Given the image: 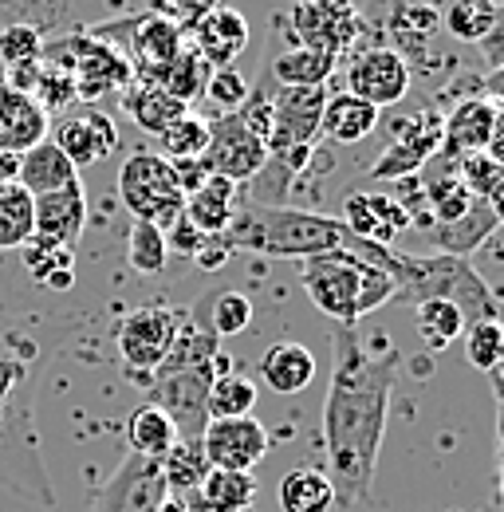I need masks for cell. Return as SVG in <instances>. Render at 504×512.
<instances>
[{"label": "cell", "mask_w": 504, "mask_h": 512, "mask_svg": "<svg viewBox=\"0 0 504 512\" xmlns=\"http://www.w3.org/2000/svg\"><path fill=\"white\" fill-rule=\"evenodd\" d=\"M32 288L0 272V485L40 509H56L36 394L63 331L56 312L32 300Z\"/></svg>", "instance_id": "cell-1"}, {"label": "cell", "mask_w": 504, "mask_h": 512, "mask_svg": "<svg viewBox=\"0 0 504 512\" xmlns=\"http://www.w3.org/2000/svg\"><path fill=\"white\" fill-rule=\"evenodd\" d=\"M398 363L402 355L386 335H363L359 323L331 327L323 446H327V477L335 485V501H343L347 509L371 497Z\"/></svg>", "instance_id": "cell-2"}, {"label": "cell", "mask_w": 504, "mask_h": 512, "mask_svg": "<svg viewBox=\"0 0 504 512\" xmlns=\"http://www.w3.org/2000/svg\"><path fill=\"white\" fill-rule=\"evenodd\" d=\"M343 249L355 256L371 260L378 268L390 272L394 280V300L406 304H422V300H449L461 308L465 323L481 320H501V300L493 296V288L485 284V276L465 260V256L430 253V256H406L386 245H371V241H355L347 237Z\"/></svg>", "instance_id": "cell-3"}, {"label": "cell", "mask_w": 504, "mask_h": 512, "mask_svg": "<svg viewBox=\"0 0 504 512\" xmlns=\"http://www.w3.org/2000/svg\"><path fill=\"white\" fill-rule=\"evenodd\" d=\"M225 241L233 245V253H256L268 260H308V256L339 249L347 241V229L331 213L245 201L237 205L233 225L225 229Z\"/></svg>", "instance_id": "cell-4"}, {"label": "cell", "mask_w": 504, "mask_h": 512, "mask_svg": "<svg viewBox=\"0 0 504 512\" xmlns=\"http://www.w3.org/2000/svg\"><path fill=\"white\" fill-rule=\"evenodd\" d=\"M300 284L315 304L335 323H359L378 308L394 304V280L386 268L355 256L351 249H331V253L308 256L300 268Z\"/></svg>", "instance_id": "cell-5"}, {"label": "cell", "mask_w": 504, "mask_h": 512, "mask_svg": "<svg viewBox=\"0 0 504 512\" xmlns=\"http://www.w3.org/2000/svg\"><path fill=\"white\" fill-rule=\"evenodd\" d=\"M182 316H186L182 308L146 304V308L126 312L123 320L115 323V347H119L123 375L130 383H138L142 390L150 386L154 371L166 363V355H170V347L178 339Z\"/></svg>", "instance_id": "cell-6"}, {"label": "cell", "mask_w": 504, "mask_h": 512, "mask_svg": "<svg viewBox=\"0 0 504 512\" xmlns=\"http://www.w3.org/2000/svg\"><path fill=\"white\" fill-rule=\"evenodd\" d=\"M119 197L134 221H150L162 233L182 217L186 193L178 190L174 166L154 150H134L119 170Z\"/></svg>", "instance_id": "cell-7"}, {"label": "cell", "mask_w": 504, "mask_h": 512, "mask_svg": "<svg viewBox=\"0 0 504 512\" xmlns=\"http://www.w3.org/2000/svg\"><path fill=\"white\" fill-rule=\"evenodd\" d=\"M48 64L71 71L79 99L95 103L107 91H126L134 83V67L119 52V44H107L103 36H71L60 44H44L40 52Z\"/></svg>", "instance_id": "cell-8"}, {"label": "cell", "mask_w": 504, "mask_h": 512, "mask_svg": "<svg viewBox=\"0 0 504 512\" xmlns=\"http://www.w3.org/2000/svg\"><path fill=\"white\" fill-rule=\"evenodd\" d=\"M225 355L209 367H182V371H158L146 394L150 402L174 422L178 442H201L205 426H209V386L217 379Z\"/></svg>", "instance_id": "cell-9"}, {"label": "cell", "mask_w": 504, "mask_h": 512, "mask_svg": "<svg viewBox=\"0 0 504 512\" xmlns=\"http://www.w3.org/2000/svg\"><path fill=\"white\" fill-rule=\"evenodd\" d=\"M327 107L323 87H280L272 91V123H268V158H284L296 150H312L319 138V119Z\"/></svg>", "instance_id": "cell-10"}, {"label": "cell", "mask_w": 504, "mask_h": 512, "mask_svg": "<svg viewBox=\"0 0 504 512\" xmlns=\"http://www.w3.org/2000/svg\"><path fill=\"white\" fill-rule=\"evenodd\" d=\"M205 166L233 186L252 182L264 162H268V142L233 111V115H213L209 119V146H205Z\"/></svg>", "instance_id": "cell-11"}, {"label": "cell", "mask_w": 504, "mask_h": 512, "mask_svg": "<svg viewBox=\"0 0 504 512\" xmlns=\"http://www.w3.org/2000/svg\"><path fill=\"white\" fill-rule=\"evenodd\" d=\"M284 24L296 44L343 56L359 36V12L351 0H296L284 12Z\"/></svg>", "instance_id": "cell-12"}, {"label": "cell", "mask_w": 504, "mask_h": 512, "mask_svg": "<svg viewBox=\"0 0 504 512\" xmlns=\"http://www.w3.org/2000/svg\"><path fill=\"white\" fill-rule=\"evenodd\" d=\"M166 497H170V489L162 481V465L130 453L107 477V485L95 493L91 512H158Z\"/></svg>", "instance_id": "cell-13"}, {"label": "cell", "mask_w": 504, "mask_h": 512, "mask_svg": "<svg viewBox=\"0 0 504 512\" xmlns=\"http://www.w3.org/2000/svg\"><path fill=\"white\" fill-rule=\"evenodd\" d=\"M438 154H441V115L438 111H418L406 127L386 142V150L378 154L375 166H371V178H378V182L414 178Z\"/></svg>", "instance_id": "cell-14"}, {"label": "cell", "mask_w": 504, "mask_h": 512, "mask_svg": "<svg viewBox=\"0 0 504 512\" xmlns=\"http://www.w3.org/2000/svg\"><path fill=\"white\" fill-rule=\"evenodd\" d=\"M410 83H414L410 64L394 48H367V52H359L351 60V67H347V91L359 95L363 103L378 107V111L402 103L406 91H410Z\"/></svg>", "instance_id": "cell-15"}, {"label": "cell", "mask_w": 504, "mask_h": 512, "mask_svg": "<svg viewBox=\"0 0 504 512\" xmlns=\"http://www.w3.org/2000/svg\"><path fill=\"white\" fill-rule=\"evenodd\" d=\"M201 453H205L209 469L252 473L268 457V430L256 422V414H249V418H217L201 434Z\"/></svg>", "instance_id": "cell-16"}, {"label": "cell", "mask_w": 504, "mask_h": 512, "mask_svg": "<svg viewBox=\"0 0 504 512\" xmlns=\"http://www.w3.org/2000/svg\"><path fill=\"white\" fill-rule=\"evenodd\" d=\"M99 32H123L126 44L119 52L123 56L130 52L134 75H154L158 67H166L186 48V28L174 16H162V12H146V16H134L130 24L99 28Z\"/></svg>", "instance_id": "cell-17"}, {"label": "cell", "mask_w": 504, "mask_h": 512, "mask_svg": "<svg viewBox=\"0 0 504 512\" xmlns=\"http://www.w3.org/2000/svg\"><path fill=\"white\" fill-rule=\"evenodd\" d=\"M339 221H343L347 237L371 241V245H386V249H394V241L410 229V217H406L402 201L390 197V193H351L343 201Z\"/></svg>", "instance_id": "cell-18"}, {"label": "cell", "mask_w": 504, "mask_h": 512, "mask_svg": "<svg viewBox=\"0 0 504 512\" xmlns=\"http://www.w3.org/2000/svg\"><path fill=\"white\" fill-rule=\"evenodd\" d=\"M52 142L71 158L75 170H87V166L103 162V158L119 146V127H115V119H111L107 111L83 107V111H75V115H63L60 123H56Z\"/></svg>", "instance_id": "cell-19"}, {"label": "cell", "mask_w": 504, "mask_h": 512, "mask_svg": "<svg viewBox=\"0 0 504 512\" xmlns=\"http://www.w3.org/2000/svg\"><path fill=\"white\" fill-rule=\"evenodd\" d=\"M186 40H189V48L217 71V67H237V60H241L245 48H249L252 32H249V20H245L237 8L221 4V8H213L205 20H197V24L189 28Z\"/></svg>", "instance_id": "cell-20"}, {"label": "cell", "mask_w": 504, "mask_h": 512, "mask_svg": "<svg viewBox=\"0 0 504 512\" xmlns=\"http://www.w3.org/2000/svg\"><path fill=\"white\" fill-rule=\"evenodd\" d=\"M83 225H87V190H83V182H71L63 190L36 197V209H32V237L36 241L75 249V241L83 237Z\"/></svg>", "instance_id": "cell-21"}, {"label": "cell", "mask_w": 504, "mask_h": 512, "mask_svg": "<svg viewBox=\"0 0 504 512\" xmlns=\"http://www.w3.org/2000/svg\"><path fill=\"white\" fill-rule=\"evenodd\" d=\"M44 138H48V111L32 95L0 79V150L24 154Z\"/></svg>", "instance_id": "cell-22"}, {"label": "cell", "mask_w": 504, "mask_h": 512, "mask_svg": "<svg viewBox=\"0 0 504 512\" xmlns=\"http://www.w3.org/2000/svg\"><path fill=\"white\" fill-rule=\"evenodd\" d=\"M497 107L489 99H465L441 119V158H465L477 150H489Z\"/></svg>", "instance_id": "cell-23"}, {"label": "cell", "mask_w": 504, "mask_h": 512, "mask_svg": "<svg viewBox=\"0 0 504 512\" xmlns=\"http://www.w3.org/2000/svg\"><path fill=\"white\" fill-rule=\"evenodd\" d=\"M339 67V56L331 52H319V48H304V44H292V48H280L272 40V52L260 71L272 75V83L280 87H323Z\"/></svg>", "instance_id": "cell-24"}, {"label": "cell", "mask_w": 504, "mask_h": 512, "mask_svg": "<svg viewBox=\"0 0 504 512\" xmlns=\"http://www.w3.org/2000/svg\"><path fill=\"white\" fill-rule=\"evenodd\" d=\"M315 379V355L296 343V339H280L260 355V383L272 394H300Z\"/></svg>", "instance_id": "cell-25"}, {"label": "cell", "mask_w": 504, "mask_h": 512, "mask_svg": "<svg viewBox=\"0 0 504 512\" xmlns=\"http://www.w3.org/2000/svg\"><path fill=\"white\" fill-rule=\"evenodd\" d=\"M382 119V111L363 103L359 95L343 91V95H331L327 107H323V119H319V138H327L331 146H355L363 138H371Z\"/></svg>", "instance_id": "cell-26"}, {"label": "cell", "mask_w": 504, "mask_h": 512, "mask_svg": "<svg viewBox=\"0 0 504 512\" xmlns=\"http://www.w3.org/2000/svg\"><path fill=\"white\" fill-rule=\"evenodd\" d=\"M16 182L32 193V197H44V193H56L63 186H71V182H79V170L71 166V158L63 154L52 138H44V142H36L32 150L20 154Z\"/></svg>", "instance_id": "cell-27"}, {"label": "cell", "mask_w": 504, "mask_h": 512, "mask_svg": "<svg viewBox=\"0 0 504 512\" xmlns=\"http://www.w3.org/2000/svg\"><path fill=\"white\" fill-rule=\"evenodd\" d=\"M233 213H237V186L221 174H209V182L189 193L182 209V217L205 237H221L233 225Z\"/></svg>", "instance_id": "cell-28"}, {"label": "cell", "mask_w": 504, "mask_h": 512, "mask_svg": "<svg viewBox=\"0 0 504 512\" xmlns=\"http://www.w3.org/2000/svg\"><path fill=\"white\" fill-rule=\"evenodd\" d=\"M123 107H126V115L146 130V134H154V138L170 127V123H178L189 111L186 103H178L174 95H166L154 79H138V75H134V83L123 91Z\"/></svg>", "instance_id": "cell-29"}, {"label": "cell", "mask_w": 504, "mask_h": 512, "mask_svg": "<svg viewBox=\"0 0 504 512\" xmlns=\"http://www.w3.org/2000/svg\"><path fill=\"white\" fill-rule=\"evenodd\" d=\"M493 229H497V213L481 197H473V205L461 217H453L445 225H430V233L438 241V253H449V256H469L473 249H481Z\"/></svg>", "instance_id": "cell-30"}, {"label": "cell", "mask_w": 504, "mask_h": 512, "mask_svg": "<svg viewBox=\"0 0 504 512\" xmlns=\"http://www.w3.org/2000/svg\"><path fill=\"white\" fill-rule=\"evenodd\" d=\"M256 477L237 469H209L193 501L205 512H249L256 505Z\"/></svg>", "instance_id": "cell-31"}, {"label": "cell", "mask_w": 504, "mask_h": 512, "mask_svg": "<svg viewBox=\"0 0 504 512\" xmlns=\"http://www.w3.org/2000/svg\"><path fill=\"white\" fill-rule=\"evenodd\" d=\"M276 501H280V512H327L335 505V485L323 469L300 465L280 477Z\"/></svg>", "instance_id": "cell-32"}, {"label": "cell", "mask_w": 504, "mask_h": 512, "mask_svg": "<svg viewBox=\"0 0 504 512\" xmlns=\"http://www.w3.org/2000/svg\"><path fill=\"white\" fill-rule=\"evenodd\" d=\"M126 446H130V453H138V457L162 461L170 449L178 446V430H174V422L154 402H142L126 418Z\"/></svg>", "instance_id": "cell-33"}, {"label": "cell", "mask_w": 504, "mask_h": 512, "mask_svg": "<svg viewBox=\"0 0 504 512\" xmlns=\"http://www.w3.org/2000/svg\"><path fill=\"white\" fill-rule=\"evenodd\" d=\"M209 71H213V67L205 64V60H201V56L189 48V40H186V48H182V52H178L170 64L158 67L154 75H142V79H154V83H158L166 95H174L178 103H186V107H189L193 99H201V95H205Z\"/></svg>", "instance_id": "cell-34"}, {"label": "cell", "mask_w": 504, "mask_h": 512, "mask_svg": "<svg viewBox=\"0 0 504 512\" xmlns=\"http://www.w3.org/2000/svg\"><path fill=\"white\" fill-rule=\"evenodd\" d=\"M32 209L36 197L20 182L0 186V253H20L32 241Z\"/></svg>", "instance_id": "cell-35"}, {"label": "cell", "mask_w": 504, "mask_h": 512, "mask_svg": "<svg viewBox=\"0 0 504 512\" xmlns=\"http://www.w3.org/2000/svg\"><path fill=\"white\" fill-rule=\"evenodd\" d=\"M162 481L170 489V497H193L209 473V461L201 453V442H178L162 461Z\"/></svg>", "instance_id": "cell-36"}, {"label": "cell", "mask_w": 504, "mask_h": 512, "mask_svg": "<svg viewBox=\"0 0 504 512\" xmlns=\"http://www.w3.org/2000/svg\"><path fill=\"white\" fill-rule=\"evenodd\" d=\"M256 398H260V390H256L249 375L217 371V379L209 386V422H217V418H249L256 410Z\"/></svg>", "instance_id": "cell-37"}, {"label": "cell", "mask_w": 504, "mask_h": 512, "mask_svg": "<svg viewBox=\"0 0 504 512\" xmlns=\"http://www.w3.org/2000/svg\"><path fill=\"white\" fill-rule=\"evenodd\" d=\"M414 327H418L426 347L445 351L457 335H465L469 323L461 316V308L449 304V300H422V304H414Z\"/></svg>", "instance_id": "cell-38"}, {"label": "cell", "mask_w": 504, "mask_h": 512, "mask_svg": "<svg viewBox=\"0 0 504 512\" xmlns=\"http://www.w3.org/2000/svg\"><path fill=\"white\" fill-rule=\"evenodd\" d=\"M497 20V0H453L445 8V32L461 44H481Z\"/></svg>", "instance_id": "cell-39"}, {"label": "cell", "mask_w": 504, "mask_h": 512, "mask_svg": "<svg viewBox=\"0 0 504 512\" xmlns=\"http://www.w3.org/2000/svg\"><path fill=\"white\" fill-rule=\"evenodd\" d=\"M205 304H201V312H209V331L217 335V339H225V335H241V331H249L252 323V300L245 292H233V288H225V292H209V296H201Z\"/></svg>", "instance_id": "cell-40"}, {"label": "cell", "mask_w": 504, "mask_h": 512, "mask_svg": "<svg viewBox=\"0 0 504 512\" xmlns=\"http://www.w3.org/2000/svg\"><path fill=\"white\" fill-rule=\"evenodd\" d=\"M126 260L138 276H158L170 260V245H166V233L150 221H134L130 225V237H126Z\"/></svg>", "instance_id": "cell-41"}, {"label": "cell", "mask_w": 504, "mask_h": 512, "mask_svg": "<svg viewBox=\"0 0 504 512\" xmlns=\"http://www.w3.org/2000/svg\"><path fill=\"white\" fill-rule=\"evenodd\" d=\"M205 146H209V119H201V115H193V111H186L178 123H170V127L158 134V150H162L166 162L201 158Z\"/></svg>", "instance_id": "cell-42"}, {"label": "cell", "mask_w": 504, "mask_h": 512, "mask_svg": "<svg viewBox=\"0 0 504 512\" xmlns=\"http://www.w3.org/2000/svg\"><path fill=\"white\" fill-rule=\"evenodd\" d=\"M67 268H75V249H60V245H48V241H36V237L20 249V272L36 288H44L56 272H67Z\"/></svg>", "instance_id": "cell-43"}, {"label": "cell", "mask_w": 504, "mask_h": 512, "mask_svg": "<svg viewBox=\"0 0 504 512\" xmlns=\"http://www.w3.org/2000/svg\"><path fill=\"white\" fill-rule=\"evenodd\" d=\"M465 359H469L477 371L493 375L504 363V323L501 320L469 323V327H465Z\"/></svg>", "instance_id": "cell-44"}, {"label": "cell", "mask_w": 504, "mask_h": 512, "mask_svg": "<svg viewBox=\"0 0 504 512\" xmlns=\"http://www.w3.org/2000/svg\"><path fill=\"white\" fill-rule=\"evenodd\" d=\"M461 182L469 186L473 197L481 201H493L504 190V162H497L489 150H477V154H465V158H453Z\"/></svg>", "instance_id": "cell-45"}, {"label": "cell", "mask_w": 504, "mask_h": 512, "mask_svg": "<svg viewBox=\"0 0 504 512\" xmlns=\"http://www.w3.org/2000/svg\"><path fill=\"white\" fill-rule=\"evenodd\" d=\"M32 99H36L44 111H67V107H75V103H79V91H75L71 71L48 64V60L40 56V75H36V83H32Z\"/></svg>", "instance_id": "cell-46"}, {"label": "cell", "mask_w": 504, "mask_h": 512, "mask_svg": "<svg viewBox=\"0 0 504 512\" xmlns=\"http://www.w3.org/2000/svg\"><path fill=\"white\" fill-rule=\"evenodd\" d=\"M40 52H44L40 28H32V24H12V20L0 28V64H4V71L40 60Z\"/></svg>", "instance_id": "cell-47"}, {"label": "cell", "mask_w": 504, "mask_h": 512, "mask_svg": "<svg viewBox=\"0 0 504 512\" xmlns=\"http://www.w3.org/2000/svg\"><path fill=\"white\" fill-rule=\"evenodd\" d=\"M205 99L217 107V115H233V111H241L245 99H249V79H245L237 67H217V71H209Z\"/></svg>", "instance_id": "cell-48"}, {"label": "cell", "mask_w": 504, "mask_h": 512, "mask_svg": "<svg viewBox=\"0 0 504 512\" xmlns=\"http://www.w3.org/2000/svg\"><path fill=\"white\" fill-rule=\"evenodd\" d=\"M201 241H205V233H197L186 217H178V221L166 229V245H170V253H182V256H189V260L197 256Z\"/></svg>", "instance_id": "cell-49"}, {"label": "cell", "mask_w": 504, "mask_h": 512, "mask_svg": "<svg viewBox=\"0 0 504 512\" xmlns=\"http://www.w3.org/2000/svg\"><path fill=\"white\" fill-rule=\"evenodd\" d=\"M174 166V178H178V190L186 193H193V190H201L205 182H209V166H205V158H182V162H170Z\"/></svg>", "instance_id": "cell-50"}, {"label": "cell", "mask_w": 504, "mask_h": 512, "mask_svg": "<svg viewBox=\"0 0 504 512\" xmlns=\"http://www.w3.org/2000/svg\"><path fill=\"white\" fill-rule=\"evenodd\" d=\"M213 8H221V0H170V16H174L186 32L197 20H205Z\"/></svg>", "instance_id": "cell-51"}, {"label": "cell", "mask_w": 504, "mask_h": 512, "mask_svg": "<svg viewBox=\"0 0 504 512\" xmlns=\"http://www.w3.org/2000/svg\"><path fill=\"white\" fill-rule=\"evenodd\" d=\"M481 56L489 60V67L504 71V4H497V20H493L489 36L481 40Z\"/></svg>", "instance_id": "cell-52"}, {"label": "cell", "mask_w": 504, "mask_h": 512, "mask_svg": "<svg viewBox=\"0 0 504 512\" xmlns=\"http://www.w3.org/2000/svg\"><path fill=\"white\" fill-rule=\"evenodd\" d=\"M229 256H233V245H229V241H225V233H221V237H205L193 260H197L205 272H213V268H221Z\"/></svg>", "instance_id": "cell-53"}, {"label": "cell", "mask_w": 504, "mask_h": 512, "mask_svg": "<svg viewBox=\"0 0 504 512\" xmlns=\"http://www.w3.org/2000/svg\"><path fill=\"white\" fill-rule=\"evenodd\" d=\"M489 154L504 162V107L497 111V119H493V138H489Z\"/></svg>", "instance_id": "cell-54"}, {"label": "cell", "mask_w": 504, "mask_h": 512, "mask_svg": "<svg viewBox=\"0 0 504 512\" xmlns=\"http://www.w3.org/2000/svg\"><path fill=\"white\" fill-rule=\"evenodd\" d=\"M16 174H20V154H4L0 150V186L16 182Z\"/></svg>", "instance_id": "cell-55"}, {"label": "cell", "mask_w": 504, "mask_h": 512, "mask_svg": "<svg viewBox=\"0 0 504 512\" xmlns=\"http://www.w3.org/2000/svg\"><path fill=\"white\" fill-rule=\"evenodd\" d=\"M489 205H493V213H497V225H504V190L497 193V197H493Z\"/></svg>", "instance_id": "cell-56"}, {"label": "cell", "mask_w": 504, "mask_h": 512, "mask_svg": "<svg viewBox=\"0 0 504 512\" xmlns=\"http://www.w3.org/2000/svg\"><path fill=\"white\" fill-rule=\"evenodd\" d=\"M501 505H504V402H501Z\"/></svg>", "instance_id": "cell-57"}]
</instances>
